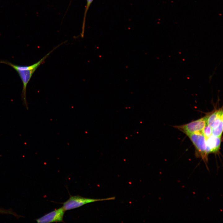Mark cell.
<instances>
[{"label": "cell", "mask_w": 223, "mask_h": 223, "mask_svg": "<svg viewBox=\"0 0 223 223\" xmlns=\"http://www.w3.org/2000/svg\"><path fill=\"white\" fill-rule=\"evenodd\" d=\"M115 197H112L104 199H90L86 198L79 195H70L68 199L62 203V207L66 211L72 209L80 207L86 204L107 200L115 199Z\"/></svg>", "instance_id": "3"}, {"label": "cell", "mask_w": 223, "mask_h": 223, "mask_svg": "<svg viewBox=\"0 0 223 223\" xmlns=\"http://www.w3.org/2000/svg\"><path fill=\"white\" fill-rule=\"evenodd\" d=\"M202 132L206 140L212 134V128L207 124L202 130Z\"/></svg>", "instance_id": "8"}, {"label": "cell", "mask_w": 223, "mask_h": 223, "mask_svg": "<svg viewBox=\"0 0 223 223\" xmlns=\"http://www.w3.org/2000/svg\"><path fill=\"white\" fill-rule=\"evenodd\" d=\"M208 115L188 123L175 126L186 135L202 132L207 124Z\"/></svg>", "instance_id": "4"}, {"label": "cell", "mask_w": 223, "mask_h": 223, "mask_svg": "<svg viewBox=\"0 0 223 223\" xmlns=\"http://www.w3.org/2000/svg\"><path fill=\"white\" fill-rule=\"evenodd\" d=\"M65 212L62 207L36 219V221L38 223L63 222Z\"/></svg>", "instance_id": "5"}, {"label": "cell", "mask_w": 223, "mask_h": 223, "mask_svg": "<svg viewBox=\"0 0 223 223\" xmlns=\"http://www.w3.org/2000/svg\"><path fill=\"white\" fill-rule=\"evenodd\" d=\"M195 149L196 156L200 158L207 164L208 161L205 138L202 132L186 135Z\"/></svg>", "instance_id": "2"}, {"label": "cell", "mask_w": 223, "mask_h": 223, "mask_svg": "<svg viewBox=\"0 0 223 223\" xmlns=\"http://www.w3.org/2000/svg\"><path fill=\"white\" fill-rule=\"evenodd\" d=\"M221 142V137L212 134L206 139V142L208 154L217 153L220 148Z\"/></svg>", "instance_id": "6"}, {"label": "cell", "mask_w": 223, "mask_h": 223, "mask_svg": "<svg viewBox=\"0 0 223 223\" xmlns=\"http://www.w3.org/2000/svg\"><path fill=\"white\" fill-rule=\"evenodd\" d=\"M53 51L52 50L50 52L37 62L29 66L17 65L7 61L0 60V63H4L10 66L13 68L18 74L23 85L21 94L22 99L27 109L28 108L26 98V90L27 85L33 73L38 67L44 62L48 56Z\"/></svg>", "instance_id": "1"}, {"label": "cell", "mask_w": 223, "mask_h": 223, "mask_svg": "<svg viewBox=\"0 0 223 223\" xmlns=\"http://www.w3.org/2000/svg\"><path fill=\"white\" fill-rule=\"evenodd\" d=\"M0 212L1 213H10V212L9 211H5L4 210H1L0 209Z\"/></svg>", "instance_id": "9"}, {"label": "cell", "mask_w": 223, "mask_h": 223, "mask_svg": "<svg viewBox=\"0 0 223 223\" xmlns=\"http://www.w3.org/2000/svg\"><path fill=\"white\" fill-rule=\"evenodd\" d=\"M93 0H86V1H87L86 5V6L85 7V11H84V13L83 19V23H82V32H81V34L82 37H83L84 35L86 17V16L87 13V12L88 10V9L89 8V7H90V5L92 2Z\"/></svg>", "instance_id": "7"}]
</instances>
